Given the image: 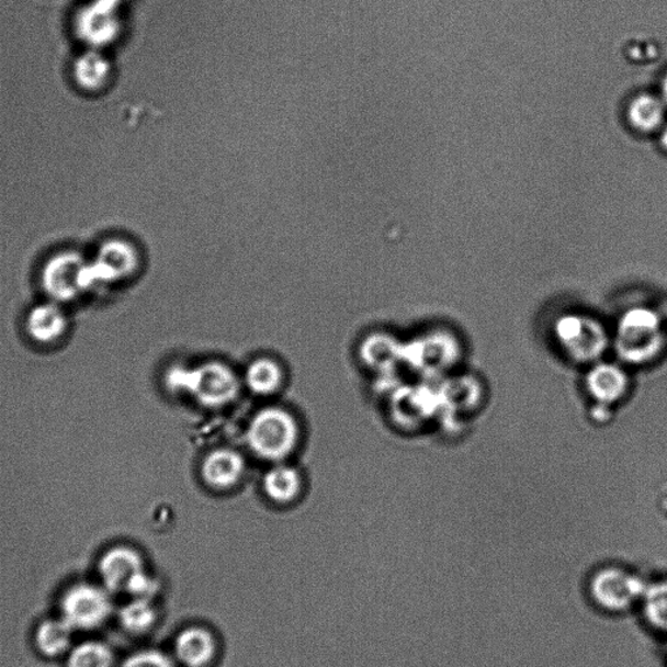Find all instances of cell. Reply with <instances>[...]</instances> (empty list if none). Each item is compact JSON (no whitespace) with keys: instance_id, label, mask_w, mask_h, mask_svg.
<instances>
[{"instance_id":"cell-1","label":"cell","mask_w":667,"mask_h":667,"mask_svg":"<svg viewBox=\"0 0 667 667\" xmlns=\"http://www.w3.org/2000/svg\"><path fill=\"white\" fill-rule=\"evenodd\" d=\"M648 580L625 565L608 563L588 575L586 592L588 601L610 617L631 613L643 600Z\"/></svg>"},{"instance_id":"cell-2","label":"cell","mask_w":667,"mask_h":667,"mask_svg":"<svg viewBox=\"0 0 667 667\" xmlns=\"http://www.w3.org/2000/svg\"><path fill=\"white\" fill-rule=\"evenodd\" d=\"M247 442L257 456L269 462L283 461L298 442L295 417L280 407L261 409L249 422Z\"/></svg>"},{"instance_id":"cell-3","label":"cell","mask_w":667,"mask_h":667,"mask_svg":"<svg viewBox=\"0 0 667 667\" xmlns=\"http://www.w3.org/2000/svg\"><path fill=\"white\" fill-rule=\"evenodd\" d=\"M113 601L106 588L78 584L67 590L61 600V618L72 629L93 630L109 620Z\"/></svg>"},{"instance_id":"cell-4","label":"cell","mask_w":667,"mask_h":667,"mask_svg":"<svg viewBox=\"0 0 667 667\" xmlns=\"http://www.w3.org/2000/svg\"><path fill=\"white\" fill-rule=\"evenodd\" d=\"M188 385L201 405L213 408L228 405L240 391L238 375L219 361H208L196 368Z\"/></svg>"},{"instance_id":"cell-5","label":"cell","mask_w":667,"mask_h":667,"mask_svg":"<svg viewBox=\"0 0 667 667\" xmlns=\"http://www.w3.org/2000/svg\"><path fill=\"white\" fill-rule=\"evenodd\" d=\"M123 0H92L83 5L75 19L78 37L92 48H101L113 42L121 31L117 9Z\"/></svg>"},{"instance_id":"cell-6","label":"cell","mask_w":667,"mask_h":667,"mask_svg":"<svg viewBox=\"0 0 667 667\" xmlns=\"http://www.w3.org/2000/svg\"><path fill=\"white\" fill-rule=\"evenodd\" d=\"M143 572L145 568L140 554L128 547L111 549L100 562L103 587L110 593H127L129 584Z\"/></svg>"},{"instance_id":"cell-7","label":"cell","mask_w":667,"mask_h":667,"mask_svg":"<svg viewBox=\"0 0 667 667\" xmlns=\"http://www.w3.org/2000/svg\"><path fill=\"white\" fill-rule=\"evenodd\" d=\"M134 248L122 240L104 242L93 265L87 268V282L114 281L128 276L136 269Z\"/></svg>"},{"instance_id":"cell-8","label":"cell","mask_w":667,"mask_h":667,"mask_svg":"<svg viewBox=\"0 0 667 667\" xmlns=\"http://www.w3.org/2000/svg\"><path fill=\"white\" fill-rule=\"evenodd\" d=\"M87 263L75 252L59 253L48 261L45 284L54 296L68 297L87 286Z\"/></svg>"},{"instance_id":"cell-9","label":"cell","mask_w":667,"mask_h":667,"mask_svg":"<svg viewBox=\"0 0 667 667\" xmlns=\"http://www.w3.org/2000/svg\"><path fill=\"white\" fill-rule=\"evenodd\" d=\"M666 109L662 95L648 92L636 93L625 102L624 123L634 134L642 136L655 134L665 124Z\"/></svg>"},{"instance_id":"cell-10","label":"cell","mask_w":667,"mask_h":667,"mask_svg":"<svg viewBox=\"0 0 667 667\" xmlns=\"http://www.w3.org/2000/svg\"><path fill=\"white\" fill-rule=\"evenodd\" d=\"M246 462L238 451L217 449L208 453L201 464V476L211 488L225 490L239 484L245 475Z\"/></svg>"},{"instance_id":"cell-11","label":"cell","mask_w":667,"mask_h":667,"mask_svg":"<svg viewBox=\"0 0 667 667\" xmlns=\"http://www.w3.org/2000/svg\"><path fill=\"white\" fill-rule=\"evenodd\" d=\"M176 652L180 663L185 666L204 667L214 657L215 642L211 632L206 630L188 629L178 636Z\"/></svg>"},{"instance_id":"cell-12","label":"cell","mask_w":667,"mask_h":667,"mask_svg":"<svg viewBox=\"0 0 667 667\" xmlns=\"http://www.w3.org/2000/svg\"><path fill=\"white\" fill-rule=\"evenodd\" d=\"M263 491L276 504H290L303 489V478L298 471L286 464H276L267 472L262 482Z\"/></svg>"},{"instance_id":"cell-13","label":"cell","mask_w":667,"mask_h":667,"mask_svg":"<svg viewBox=\"0 0 667 667\" xmlns=\"http://www.w3.org/2000/svg\"><path fill=\"white\" fill-rule=\"evenodd\" d=\"M111 75V65L104 55L95 48L80 55L75 61L74 78L76 83L88 92H97L106 87Z\"/></svg>"},{"instance_id":"cell-14","label":"cell","mask_w":667,"mask_h":667,"mask_svg":"<svg viewBox=\"0 0 667 667\" xmlns=\"http://www.w3.org/2000/svg\"><path fill=\"white\" fill-rule=\"evenodd\" d=\"M642 620L667 636V578L648 581L641 604Z\"/></svg>"},{"instance_id":"cell-15","label":"cell","mask_w":667,"mask_h":667,"mask_svg":"<svg viewBox=\"0 0 667 667\" xmlns=\"http://www.w3.org/2000/svg\"><path fill=\"white\" fill-rule=\"evenodd\" d=\"M246 385L256 395L275 394L283 385L284 373L275 360L261 358L252 361L245 375Z\"/></svg>"},{"instance_id":"cell-16","label":"cell","mask_w":667,"mask_h":667,"mask_svg":"<svg viewBox=\"0 0 667 667\" xmlns=\"http://www.w3.org/2000/svg\"><path fill=\"white\" fill-rule=\"evenodd\" d=\"M72 630L63 618L42 623L36 634L38 649L48 657L61 655L71 645Z\"/></svg>"},{"instance_id":"cell-17","label":"cell","mask_w":667,"mask_h":667,"mask_svg":"<svg viewBox=\"0 0 667 667\" xmlns=\"http://www.w3.org/2000/svg\"><path fill=\"white\" fill-rule=\"evenodd\" d=\"M30 330L34 338L45 340H52L60 336L63 329H65V317L58 308L52 307V305H45L32 312L30 317Z\"/></svg>"},{"instance_id":"cell-18","label":"cell","mask_w":667,"mask_h":667,"mask_svg":"<svg viewBox=\"0 0 667 667\" xmlns=\"http://www.w3.org/2000/svg\"><path fill=\"white\" fill-rule=\"evenodd\" d=\"M156 610L150 600L135 599L125 604L120 618L123 628L131 634H144L156 622Z\"/></svg>"},{"instance_id":"cell-19","label":"cell","mask_w":667,"mask_h":667,"mask_svg":"<svg viewBox=\"0 0 667 667\" xmlns=\"http://www.w3.org/2000/svg\"><path fill=\"white\" fill-rule=\"evenodd\" d=\"M114 657L108 645L99 642L82 643L69 653L68 667H111Z\"/></svg>"},{"instance_id":"cell-20","label":"cell","mask_w":667,"mask_h":667,"mask_svg":"<svg viewBox=\"0 0 667 667\" xmlns=\"http://www.w3.org/2000/svg\"><path fill=\"white\" fill-rule=\"evenodd\" d=\"M122 667H173V664L161 652L144 651L125 659Z\"/></svg>"},{"instance_id":"cell-21","label":"cell","mask_w":667,"mask_h":667,"mask_svg":"<svg viewBox=\"0 0 667 667\" xmlns=\"http://www.w3.org/2000/svg\"><path fill=\"white\" fill-rule=\"evenodd\" d=\"M158 583L145 572L138 574L134 581L129 584L127 593L134 596L135 599L151 600V597L157 593Z\"/></svg>"},{"instance_id":"cell-22","label":"cell","mask_w":667,"mask_h":667,"mask_svg":"<svg viewBox=\"0 0 667 667\" xmlns=\"http://www.w3.org/2000/svg\"><path fill=\"white\" fill-rule=\"evenodd\" d=\"M659 135V145L662 148L667 151V123L663 125V128L658 131Z\"/></svg>"},{"instance_id":"cell-23","label":"cell","mask_w":667,"mask_h":667,"mask_svg":"<svg viewBox=\"0 0 667 667\" xmlns=\"http://www.w3.org/2000/svg\"><path fill=\"white\" fill-rule=\"evenodd\" d=\"M662 99L664 100V102L666 103L667 106V74L664 76L663 82H662Z\"/></svg>"}]
</instances>
